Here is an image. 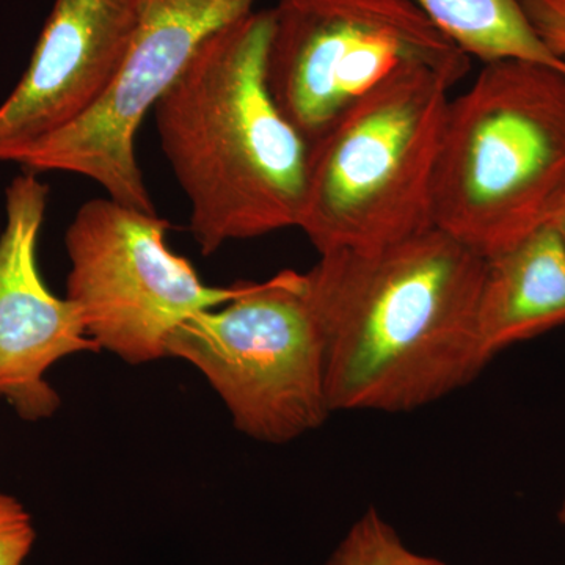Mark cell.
Instances as JSON below:
<instances>
[{"instance_id":"cell-1","label":"cell","mask_w":565,"mask_h":565,"mask_svg":"<svg viewBox=\"0 0 565 565\" xmlns=\"http://www.w3.org/2000/svg\"><path fill=\"white\" fill-rule=\"evenodd\" d=\"M305 273L321 327L330 411L407 414L489 364L478 302L484 258L441 230L319 255Z\"/></svg>"},{"instance_id":"cell-5","label":"cell","mask_w":565,"mask_h":565,"mask_svg":"<svg viewBox=\"0 0 565 565\" xmlns=\"http://www.w3.org/2000/svg\"><path fill=\"white\" fill-rule=\"evenodd\" d=\"M169 356L196 367L253 440L289 444L332 414L305 273L250 281L232 302L193 316L170 338Z\"/></svg>"},{"instance_id":"cell-11","label":"cell","mask_w":565,"mask_h":565,"mask_svg":"<svg viewBox=\"0 0 565 565\" xmlns=\"http://www.w3.org/2000/svg\"><path fill=\"white\" fill-rule=\"evenodd\" d=\"M565 326V247L552 225L484 258L478 330L492 362L511 345Z\"/></svg>"},{"instance_id":"cell-7","label":"cell","mask_w":565,"mask_h":565,"mask_svg":"<svg viewBox=\"0 0 565 565\" xmlns=\"http://www.w3.org/2000/svg\"><path fill=\"white\" fill-rule=\"evenodd\" d=\"M169 228L158 214L104 196L82 204L66 230V297L99 349L129 364L169 356L178 327L243 296L250 282L206 285L169 247Z\"/></svg>"},{"instance_id":"cell-12","label":"cell","mask_w":565,"mask_h":565,"mask_svg":"<svg viewBox=\"0 0 565 565\" xmlns=\"http://www.w3.org/2000/svg\"><path fill=\"white\" fill-rule=\"evenodd\" d=\"M468 57L523 61L565 74L527 21L520 0H411Z\"/></svg>"},{"instance_id":"cell-2","label":"cell","mask_w":565,"mask_h":565,"mask_svg":"<svg viewBox=\"0 0 565 565\" xmlns=\"http://www.w3.org/2000/svg\"><path fill=\"white\" fill-rule=\"evenodd\" d=\"M270 10L214 33L158 104L161 150L191 206L203 255L297 228L310 145L267 87Z\"/></svg>"},{"instance_id":"cell-16","label":"cell","mask_w":565,"mask_h":565,"mask_svg":"<svg viewBox=\"0 0 565 565\" xmlns=\"http://www.w3.org/2000/svg\"><path fill=\"white\" fill-rule=\"evenodd\" d=\"M552 226L556 230V233L559 234L561 241H563L565 247V203L564 206L561 207V211L557 212L555 221L552 222Z\"/></svg>"},{"instance_id":"cell-3","label":"cell","mask_w":565,"mask_h":565,"mask_svg":"<svg viewBox=\"0 0 565 565\" xmlns=\"http://www.w3.org/2000/svg\"><path fill=\"white\" fill-rule=\"evenodd\" d=\"M565 203V74L486 63L446 109L435 228L482 258L552 225Z\"/></svg>"},{"instance_id":"cell-14","label":"cell","mask_w":565,"mask_h":565,"mask_svg":"<svg viewBox=\"0 0 565 565\" xmlns=\"http://www.w3.org/2000/svg\"><path fill=\"white\" fill-rule=\"evenodd\" d=\"M35 544V527L24 505L0 493V565H22Z\"/></svg>"},{"instance_id":"cell-9","label":"cell","mask_w":565,"mask_h":565,"mask_svg":"<svg viewBox=\"0 0 565 565\" xmlns=\"http://www.w3.org/2000/svg\"><path fill=\"white\" fill-rule=\"evenodd\" d=\"M50 188L33 172L6 191L0 234V397L22 419L50 418L61 396L46 381L58 360L102 352L88 337L81 308L47 288L39 266V241Z\"/></svg>"},{"instance_id":"cell-8","label":"cell","mask_w":565,"mask_h":565,"mask_svg":"<svg viewBox=\"0 0 565 565\" xmlns=\"http://www.w3.org/2000/svg\"><path fill=\"white\" fill-rule=\"evenodd\" d=\"M258 0H139L125 65L90 115L33 145L13 162L29 172H65L102 185L106 196L158 214L137 161L148 111L180 79L214 33L252 13Z\"/></svg>"},{"instance_id":"cell-17","label":"cell","mask_w":565,"mask_h":565,"mask_svg":"<svg viewBox=\"0 0 565 565\" xmlns=\"http://www.w3.org/2000/svg\"><path fill=\"white\" fill-rule=\"evenodd\" d=\"M557 522L565 526V493L563 501H561L559 509H557Z\"/></svg>"},{"instance_id":"cell-15","label":"cell","mask_w":565,"mask_h":565,"mask_svg":"<svg viewBox=\"0 0 565 565\" xmlns=\"http://www.w3.org/2000/svg\"><path fill=\"white\" fill-rule=\"evenodd\" d=\"M534 32L565 63V0H520Z\"/></svg>"},{"instance_id":"cell-4","label":"cell","mask_w":565,"mask_h":565,"mask_svg":"<svg viewBox=\"0 0 565 565\" xmlns=\"http://www.w3.org/2000/svg\"><path fill=\"white\" fill-rule=\"evenodd\" d=\"M459 81L440 70L405 71L310 145L297 228L319 255L371 250L433 228L435 169Z\"/></svg>"},{"instance_id":"cell-10","label":"cell","mask_w":565,"mask_h":565,"mask_svg":"<svg viewBox=\"0 0 565 565\" xmlns=\"http://www.w3.org/2000/svg\"><path fill=\"white\" fill-rule=\"evenodd\" d=\"M139 0H55L31 63L0 104V162L84 120L120 76Z\"/></svg>"},{"instance_id":"cell-6","label":"cell","mask_w":565,"mask_h":565,"mask_svg":"<svg viewBox=\"0 0 565 565\" xmlns=\"http://www.w3.org/2000/svg\"><path fill=\"white\" fill-rule=\"evenodd\" d=\"M267 87L308 145L405 71L462 79L470 57L411 0H278Z\"/></svg>"},{"instance_id":"cell-13","label":"cell","mask_w":565,"mask_h":565,"mask_svg":"<svg viewBox=\"0 0 565 565\" xmlns=\"http://www.w3.org/2000/svg\"><path fill=\"white\" fill-rule=\"evenodd\" d=\"M326 565H449L438 557L416 552L377 509L363 512Z\"/></svg>"}]
</instances>
